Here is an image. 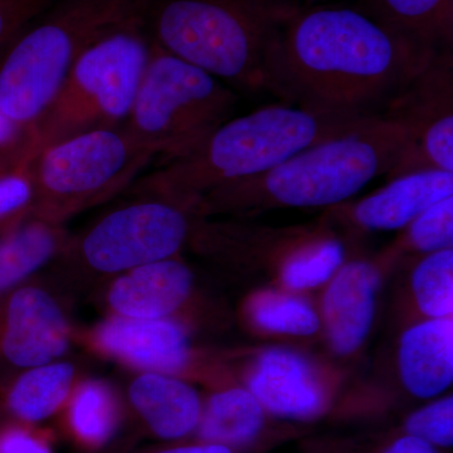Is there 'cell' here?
<instances>
[{
	"instance_id": "cell-1",
	"label": "cell",
	"mask_w": 453,
	"mask_h": 453,
	"mask_svg": "<svg viewBox=\"0 0 453 453\" xmlns=\"http://www.w3.org/2000/svg\"><path fill=\"white\" fill-rule=\"evenodd\" d=\"M438 52L359 5L296 7L271 47L268 92L315 111L380 115Z\"/></svg>"
},
{
	"instance_id": "cell-16",
	"label": "cell",
	"mask_w": 453,
	"mask_h": 453,
	"mask_svg": "<svg viewBox=\"0 0 453 453\" xmlns=\"http://www.w3.org/2000/svg\"><path fill=\"white\" fill-rule=\"evenodd\" d=\"M192 271L174 257L127 271L109 294L111 308L133 319H165L180 308L192 288Z\"/></svg>"
},
{
	"instance_id": "cell-14",
	"label": "cell",
	"mask_w": 453,
	"mask_h": 453,
	"mask_svg": "<svg viewBox=\"0 0 453 453\" xmlns=\"http://www.w3.org/2000/svg\"><path fill=\"white\" fill-rule=\"evenodd\" d=\"M453 196V173L422 170L389 179V183L350 205L345 216L365 231L404 229L422 211Z\"/></svg>"
},
{
	"instance_id": "cell-11",
	"label": "cell",
	"mask_w": 453,
	"mask_h": 453,
	"mask_svg": "<svg viewBox=\"0 0 453 453\" xmlns=\"http://www.w3.org/2000/svg\"><path fill=\"white\" fill-rule=\"evenodd\" d=\"M249 388L270 416L286 421H315L329 410L326 392L308 362L285 349L259 356Z\"/></svg>"
},
{
	"instance_id": "cell-10",
	"label": "cell",
	"mask_w": 453,
	"mask_h": 453,
	"mask_svg": "<svg viewBox=\"0 0 453 453\" xmlns=\"http://www.w3.org/2000/svg\"><path fill=\"white\" fill-rule=\"evenodd\" d=\"M380 115L403 125L410 142L393 179L422 170L453 173V56L441 50Z\"/></svg>"
},
{
	"instance_id": "cell-22",
	"label": "cell",
	"mask_w": 453,
	"mask_h": 453,
	"mask_svg": "<svg viewBox=\"0 0 453 453\" xmlns=\"http://www.w3.org/2000/svg\"><path fill=\"white\" fill-rule=\"evenodd\" d=\"M74 375L68 363L35 366L16 381L9 392V411L23 422L49 418L64 405Z\"/></svg>"
},
{
	"instance_id": "cell-30",
	"label": "cell",
	"mask_w": 453,
	"mask_h": 453,
	"mask_svg": "<svg viewBox=\"0 0 453 453\" xmlns=\"http://www.w3.org/2000/svg\"><path fill=\"white\" fill-rule=\"evenodd\" d=\"M32 187L27 169L0 178V232L9 234L31 211Z\"/></svg>"
},
{
	"instance_id": "cell-15",
	"label": "cell",
	"mask_w": 453,
	"mask_h": 453,
	"mask_svg": "<svg viewBox=\"0 0 453 453\" xmlns=\"http://www.w3.org/2000/svg\"><path fill=\"white\" fill-rule=\"evenodd\" d=\"M96 342L106 353L153 372L179 371L189 354L183 327L166 318L118 316L101 325Z\"/></svg>"
},
{
	"instance_id": "cell-13",
	"label": "cell",
	"mask_w": 453,
	"mask_h": 453,
	"mask_svg": "<svg viewBox=\"0 0 453 453\" xmlns=\"http://www.w3.org/2000/svg\"><path fill=\"white\" fill-rule=\"evenodd\" d=\"M380 273L369 261L342 264L324 295L323 314L330 345L336 354L349 356L371 332L380 290Z\"/></svg>"
},
{
	"instance_id": "cell-21",
	"label": "cell",
	"mask_w": 453,
	"mask_h": 453,
	"mask_svg": "<svg viewBox=\"0 0 453 453\" xmlns=\"http://www.w3.org/2000/svg\"><path fill=\"white\" fill-rule=\"evenodd\" d=\"M59 226L33 219L0 237V291L26 279L64 246Z\"/></svg>"
},
{
	"instance_id": "cell-25",
	"label": "cell",
	"mask_w": 453,
	"mask_h": 453,
	"mask_svg": "<svg viewBox=\"0 0 453 453\" xmlns=\"http://www.w3.org/2000/svg\"><path fill=\"white\" fill-rule=\"evenodd\" d=\"M253 323L268 333L308 336L318 332L320 319L305 301L281 292H259L249 303Z\"/></svg>"
},
{
	"instance_id": "cell-27",
	"label": "cell",
	"mask_w": 453,
	"mask_h": 453,
	"mask_svg": "<svg viewBox=\"0 0 453 453\" xmlns=\"http://www.w3.org/2000/svg\"><path fill=\"white\" fill-rule=\"evenodd\" d=\"M398 243V249L428 253L452 249L453 196L422 211L407 226Z\"/></svg>"
},
{
	"instance_id": "cell-26",
	"label": "cell",
	"mask_w": 453,
	"mask_h": 453,
	"mask_svg": "<svg viewBox=\"0 0 453 453\" xmlns=\"http://www.w3.org/2000/svg\"><path fill=\"white\" fill-rule=\"evenodd\" d=\"M414 299L429 319L449 318L453 312V250L428 253L412 273Z\"/></svg>"
},
{
	"instance_id": "cell-4",
	"label": "cell",
	"mask_w": 453,
	"mask_h": 453,
	"mask_svg": "<svg viewBox=\"0 0 453 453\" xmlns=\"http://www.w3.org/2000/svg\"><path fill=\"white\" fill-rule=\"evenodd\" d=\"M291 0H144L142 25L157 49L229 88L268 92L267 61Z\"/></svg>"
},
{
	"instance_id": "cell-5",
	"label": "cell",
	"mask_w": 453,
	"mask_h": 453,
	"mask_svg": "<svg viewBox=\"0 0 453 453\" xmlns=\"http://www.w3.org/2000/svg\"><path fill=\"white\" fill-rule=\"evenodd\" d=\"M144 0H56L11 42L0 62V110L35 124L80 56L121 27L142 23Z\"/></svg>"
},
{
	"instance_id": "cell-7",
	"label": "cell",
	"mask_w": 453,
	"mask_h": 453,
	"mask_svg": "<svg viewBox=\"0 0 453 453\" xmlns=\"http://www.w3.org/2000/svg\"><path fill=\"white\" fill-rule=\"evenodd\" d=\"M234 88L151 44L129 116L121 129L160 164L184 157L234 118Z\"/></svg>"
},
{
	"instance_id": "cell-17",
	"label": "cell",
	"mask_w": 453,
	"mask_h": 453,
	"mask_svg": "<svg viewBox=\"0 0 453 453\" xmlns=\"http://www.w3.org/2000/svg\"><path fill=\"white\" fill-rule=\"evenodd\" d=\"M399 374L405 389L427 399L445 392L453 380V320L428 319L402 335Z\"/></svg>"
},
{
	"instance_id": "cell-28",
	"label": "cell",
	"mask_w": 453,
	"mask_h": 453,
	"mask_svg": "<svg viewBox=\"0 0 453 453\" xmlns=\"http://www.w3.org/2000/svg\"><path fill=\"white\" fill-rule=\"evenodd\" d=\"M402 432L426 441L436 449L453 445V398L447 395L414 411L402 425Z\"/></svg>"
},
{
	"instance_id": "cell-8",
	"label": "cell",
	"mask_w": 453,
	"mask_h": 453,
	"mask_svg": "<svg viewBox=\"0 0 453 453\" xmlns=\"http://www.w3.org/2000/svg\"><path fill=\"white\" fill-rule=\"evenodd\" d=\"M154 159L121 127L49 146L27 166L33 219L59 226L77 211L133 186Z\"/></svg>"
},
{
	"instance_id": "cell-6",
	"label": "cell",
	"mask_w": 453,
	"mask_h": 453,
	"mask_svg": "<svg viewBox=\"0 0 453 453\" xmlns=\"http://www.w3.org/2000/svg\"><path fill=\"white\" fill-rule=\"evenodd\" d=\"M150 53L142 23L121 27L91 44L35 120L33 159L57 142L92 131L120 129Z\"/></svg>"
},
{
	"instance_id": "cell-20",
	"label": "cell",
	"mask_w": 453,
	"mask_h": 453,
	"mask_svg": "<svg viewBox=\"0 0 453 453\" xmlns=\"http://www.w3.org/2000/svg\"><path fill=\"white\" fill-rule=\"evenodd\" d=\"M360 8L434 50H452L453 0H362Z\"/></svg>"
},
{
	"instance_id": "cell-32",
	"label": "cell",
	"mask_w": 453,
	"mask_h": 453,
	"mask_svg": "<svg viewBox=\"0 0 453 453\" xmlns=\"http://www.w3.org/2000/svg\"><path fill=\"white\" fill-rule=\"evenodd\" d=\"M0 453H53L50 441L35 429L9 427L0 434Z\"/></svg>"
},
{
	"instance_id": "cell-23",
	"label": "cell",
	"mask_w": 453,
	"mask_h": 453,
	"mask_svg": "<svg viewBox=\"0 0 453 453\" xmlns=\"http://www.w3.org/2000/svg\"><path fill=\"white\" fill-rule=\"evenodd\" d=\"M67 423L74 440L85 449L105 446L120 423V410L111 390L98 381L82 384L71 401Z\"/></svg>"
},
{
	"instance_id": "cell-33",
	"label": "cell",
	"mask_w": 453,
	"mask_h": 453,
	"mask_svg": "<svg viewBox=\"0 0 453 453\" xmlns=\"http://www.w3.org/2000/svg\"><path fill=\"white\" fill-rule=\"evenodd\" d=\"M371 453H440V451L426 441L402 432L401 434L390 438L380 449H374Z\"/></svg>"
},
{
	"instance_id": "cell-24",
	"label": "cell",
	"mask_w": 453,
	"mask_h": 453,
	"mask_svg": "<svg viewBox=\"0 0 453 453\" xmlns=\"http://www.w3.org/2000/svg\"><path fill=\"white\" fill-rule=\"evenodd\" d=\"M344 262V244L323 231L283 262L281 279L290 290H309L330 281Z\"/></svg>"
},
{
	"instance_id": "cell-34",
	"label": "cell",
	"mask_w": 453,
	"mask_h": 453,
	"mask_svg": "<svg viewBox=\"0 0 453 453\" xmlns=\"http://www.w3.org/2000/svg\"><path fill=\"white\" fill-rule=\"evenodd\" d=\"M154 453H240L231 447L216 445V443L201 442L195 445H183L170 447V449H162Z\"/></svg>"
},
{
	"instance_id": "cell-29",
	"label": "cell",
	"mask_w": 453,
	"mask_h": 453,
	"mask_svg": "<svg viewBox=\"0 0 453 453\" xmlns=\"http://www.w3.org/2000/svg\"><path fill=\"white\" fill-rule=\"evenodd\" d=\"M35 148V124L12 120L0 110V178L27 169Z\"/></svg>"
},
{
	"instance_id": "cell-35",
	"label": "cell",
	"mask_w": 453,
	"mask_h": 453,
	"mask_svg": "<svg viewBox=\"0 0 453 453\" xmlns=\"http://www.w3.org/2000/svg\"><path fill=\"white\" fill-rule=\"evenodd\" d=\"M300 7H310V5L327 4V3H338V0H300Z\"/></svg>"
},
{
	"instance_id": "cell-12",
	"label": "cell",
	"mask_w": 453,
	"mask_h": 453,
	"mask_svg": "<svg viewBox=\"0 0 453 453\" xmlns=\"http://www.w3.org/2000/svg\"><path fill=\"white\" fill-rule=\"evenodd\" d=\"M68 347V326L61 309L37 288L18 290L8 303L2 351L23 368L49 365Z\"/></svg>"
},
{
	"instance_id": "cell-19",
	"label": "cell",
	"mask_w": 453,
	"mask_h": 453,
	"mask_svg": "<svg viewBox=\"0 0 453 453\" xmlns=\"http://www.w3.org/2000/svg\"><path fill=\"white\" fill-rule=\"evenodd\" d=\"M268 413L250 390L232 388L211 395L202 408L196 436L201 442L235 451L258 446L267 434Z\"/></svg>"
},
{
	"instance_id": "cell-18",
	"label": "cell",
	"mask_w": 453,
	"mask_h": 453,
	"mask_svg": "<svg viewBox=\"0 0 453 453\" xmlns=\"http://www.w3.org/2000/svg\"><path fill=\"white\" fill-rule=\"evenodd\" d=\"M131 404L154 436L174 441L189 436L201 419V399L183 381L146 372L131 384Z\"/></svg>"
},
{
	"instance_id": "cell-9",
	"label": "cell",
	"mask_w": 453,
	"mask_h": 453,
	"mask_svg": "<svg viewBox=\"0 0 453 453\" xmlns=\"http://www.w3.org/2000/svg\"><path fill=\"white\" fill-rule=\"evenodd\" d=\"M189 208L146 196L110 211L77 241L76 251L92 270L127 273L175 257L189 240Z\"/></svg>"
},
{
	"instance_id": "cell-2",
	"label": "cell",
	"mask_w": 453,
	"mask_h": 453,
	"mask_svg": "<svg viewBox=\"0 0 453 453\" xmlns=\"http://www.w3.org/2000/svg\"><path fill=\"white\" fill-rule=\"evenodd\" d=\"M372 118L315 111L286 103L261 107L229 119L184 157L159 164L140 177L133 190L177 202L192 211L196 202L214 188L267 172Z\"/></svg>"
},
{
	"instance_id": "cell-3",
	"label": "cell",
	"mask_w": 453,
	"mask_h": 453,
	"mask_svg": "<svg viewBox=\"0 0 453 453\" xmlns=\"http://www.w3.org/2000/svg\"><path fill=\"white\" fill-rule=\"evenodd\" d=\"M410 142L403 125L377 115L357 129L295 154L285 162L242 180L210 190L195 211H257L271 207H335L372 180L388 175Z\"/></svg>"
},
{
	"instance_id": "cell-31",
	"label": "cell",
	"mask_w": 453,
	"mask_h": 453,
	"mask_svg": "<svg viewBox=\"0 0 453 453\" xmlns=\"http://www.w3.org/2000/svg\"><path fill=\"white\" fill-rule=\"evenodd\" d=\"M56 0H0V49L12 42Z\"/></svg>"
}]
</instances>
